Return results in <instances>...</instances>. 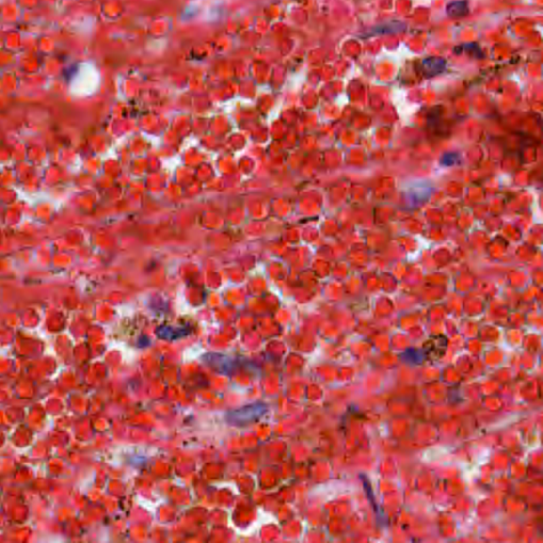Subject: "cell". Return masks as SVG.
<instances>
[{"label": "cell", "mask_w": 543, "mask_h": 543, "mask_svg": "<svg viewBox=\"0 0 543 543\" xmlns=\"http://www.w3.org/2000/svg\"><path fill=\"white\" fill-rule=\"evenodd\" d=\"M268 411V406L264 403H254L241 407V409L230 411L226 415L227 420L233 426H247L261 418Z\"/></svg>", "instance_id": "obj_1"}, {"label": "cell", "mask_w": 543, "mask_h": 543, "mask_svg": "<svg viewBox=\"0 0 543 543\" xmlns=\"http://www.w3.org/2000/svg\"><path fill=\"white\" fill-rule=\"evenodd\" d=\"M447 347H448V339L445 335H434L424 343L422 349L427 360L430 362H437L446 353Z\"/></svg>", "instance_id": "obj_2"}, {"label": "cell", "mask_w": 543, "mask_h": 543, "mask_svg": "<svg viewBox=\"0 0 543 543\" xmlns=\"http://www.w3.org/2000/svg\"><path fill=\"white\" fill-rule=\"evenodd\" d=\"M446 67H447L446 60L440 58H434V56H429V58L423 59L421 62L422 71L424 73V76L428 78L440 75L441 72L445 71Z\"/></svg>", "instance_id": "obj_3"}, {"label": "cell", "mask_w": 543, "mask_h": 543, "mask_svg": "<svg viewBox=\"0 0 543 543\" xmlns=\"http://www.w3.org/2000/svg\"><path fill=\"white\" fill-rule=\"evenodd\" d=\"M190 333V329L187 327H170L162 326L160 327L156 331L158 337L173 341V339H179L187 336Z\"/></svg>", "instance_id": "obj_4"}, {"label": "cell", "mask_w": 543, "mask_h": 543, "mask_svg": "<svg viewBox=\"0 0 543 543\" xmlns=\"http://www.w3.org/2000/svg\"><path fill=\"white\" fill-rule=\"evenodd\" d=\"M206 362L209 365H216L217 370L221 372H230L234 369V360L222 354H208L205 356Z\"/></svg>", "instance_id": "obj_5"}, {"label": "cell", "mask_w": 543, "mask_h": 543, "mask_svg": "<svg viewBox=\"0 0 543 543\" xmlns=\"http://www.w3.org/2000/svg\"><path fill=\"white\" fill-rule=\"evenodd\" d=\"M469 12L468 2L466 0H460V1L450 2L447 5V14L449 16L457 18V17L466 16Z\"/></svg>", "instance_id": "obj_6"}, {"label": "cell", "mask_w": 543, "mask_h": 543, "mask_svg": "<svg viewBox=\"0 0 543 543\" xmlns=\"http://www.w3.org/2000/svg\"><path fill=\"white\" fill-rule=\"evenodd\" d=\"M405 362L410 364H421L423 360H426V355H424L423 349H409L406 350L405 353L401 355Z\"/></svg>", "instance_id": "obj_7"}, {"label": "cell", "mask_w": 543, "mask_h": 543, "mask_svg": "<svg viewBox=\"0 0 543 543\" xmlns=\"http://www.w3.org/2000/svg\"><path fill=\"white\" fill-rule=\"evenodd\" d=\"M465 51L470 55L474 56V58H477V59L484 58V53L482 52V50H480V48L479 47L478 44H468V45H466Z\"/></svg>", "instance_id": "obj_8"}]
</instances>
